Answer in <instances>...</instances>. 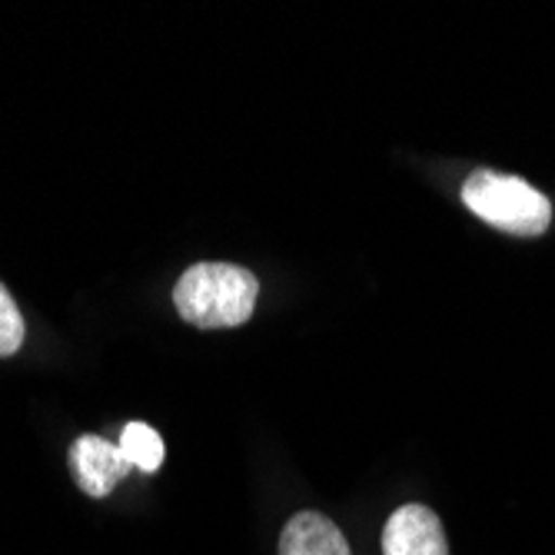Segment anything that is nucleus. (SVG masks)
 Here are the masks:
<instances>
[{"mask_svg": "<svg viewBox=\"0 0 555 555\" xmlns=\"http://www.w3.org/2000/svg\"><path fill=\"white\" fill-rule=\"evenodd\" d=\"M260 280L246 267L196 263L173 286L177 313L199 330L243 326L257 310Z\"/></svg>", "mask_w": 555, "mask_h": 555, "instance_id": "f257e3e1", "label": "nucleus"}, {"mask_svg": "<svg viewBox=\"0 0 555 555\" xmlns=\"http://www.w3.org/2000/svg\"><path fill=\"white\" fill-rule=\"evenodd\" d=\"M463 204L495 230L513 236H539L552 223V204L519 177L495 170H476L463 183Z\"/></svg>", "mask_w": 555, "mask_h": 555, "instance_id": "f03ea898", "label": "nucleus"}, {"mask_svg": "<svg viewBox=\"0 0 555 555\" xmlns=\"http://www.w3.org/2000/svg\"><path fill=\"white\" fill-rule=\"evenodd\" d=\"M130 469L133 466L124 456L120 442H107L104 436H77V442L70 446V473L77 486L93 499L111 495L114 486L130 476Z\"/></svg>", "mask_w": 555, "mask_h": 555, "instance_id": "7ed1b4c3", "label": "nucleus"}, {"mask_svg": "<svg viewBox=\"0 0 555 555\" xmlns=\"http://www.w3.org/2000/svg\"><path fill=\"white\" fill-rule=\"evenodd\" d=\"M120 449L140 473H157L164 466V439L154 426L146 423H127L120 433Z\"/></svg>", "mask_w": 555, "mask_h": 555, "instance_id": "423d86ee", "label": "nucleus"}, {"mask_svg": "<svg viewBox=\"0 0 555 555\" xmlns=\"http://www.w3.org/2000/svg\"><path fill=\"white\" fill-rule=\"evenodd\" d=\"M280 555H349V545L323 513H296L280 535Z\"/></svg>", "mask_w": 555, "mask_h": 555, "instance_id": "39448f33", "label": "nucleus"}, {"mask_svg": "<svg viewBox=\"0 0 555 555\" xmlns=\"http://www.w3.org/2000/svg\"><path fill=\"white\" fill-rule=\"evenodd\" d=\"M383 555H449L442 522L426 506H402L383 529Z\"/></svg>", "mask_w": 555, "mask_h": 555, "instance_id": "20e7f679", "label": "nucleus"}, {"mask_svg": "<svg viewBox=\"0 0 555 555\" xmlns=\"http://www.w3.org/2000/svg\"><path fill=\"white\" fill-rule=\"evenodd\" d=\"M24 336H27L24 317H21V310H17L14 296L8 293V286L0 283V360H4V357H14V352L24 346Z\"/></svg>", "mask_w": 555, "mask_h": 555, "instance_id": "0eeeda50", "label": "nucleus"}]
</instances>
